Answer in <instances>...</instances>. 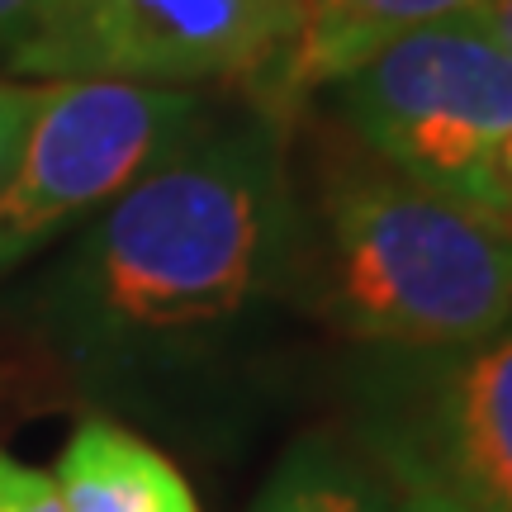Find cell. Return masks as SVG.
<instances>
[{"label":"cell","mask_w":512,"mask_h":512,"mask_svg":"<svg viewBox=\"0 0 512 512\" xmlns=\"http://www.w3.org/2000/svg\"><path fill=\"white\" fill-rule=\"evenodd\" d=\"M470 15L479 19V29L494 38L498 48L512 57V0H475Z\"/></svg>","instance_id":"4fadbf2b"},{"label":"cell","mask_w":512,"mask_h":512,"mask_svg":"<svg viewBox=\"0 0 512 512\" xmlns=\"http://www.w3.org/2000/svg\"><path fill=\"white\" fill-rule=\"evenodd\" d=\"M285 29L290 0H53L10 62L43 81L252 86L280 53Z\"/></svg>","instance_id":"8992f818"},{"label":"cell","mask_w":512,"mask_h":512,"mask_svg":"<svg viewBox=\"0 0 512 512\" xmlns=\"http://www.w3.org/2000/svg\"><path fill=\"white\" fill-rule=\"evenodd\" d=\"M38 105V86H19V81H0V181L15 162L19 143H24V128L34 119Z\"/></svg>","instance_id":"8fae6325"},{"label":"cell","mask_w":512,"mask_h":512,"mask_svg":"<svg viewBox=\"0 0 512 512\" xmlns=\"http://www.w3.org/2000/svg\"><path fill=\"white\" fill-rule=\"evenodd\" d=\"M48 5L53 0H0V48L15 53L19 43L29 38V29L48 15Z\"/></svg>","instance_id":"7c38bea8"},{"label":"cell","mask_w":512,"mask_h":512,"mask_svg":"<svg viewBox=\"0 0 512 512\" xmlns=\"http://www.w3.org/2000/svg\"><path fill=\"white\" fill-rule=\"evenodd\" d=\"M0 512H67V503L48 470L19 465L15 456L0 451Z\"/></svg>","instance_id":"30bf717a"},{"label":"cell","mask_w":512,"mask_h":512,"mask_svg":"<svg viewBox=\"0 0 512 512\" xmlns=\"http://www.w3.org/2000/svg\"><path fill=\"white\" fill-rule=\"evenodd\" d=\"M389 512H456V508L441 503V498H427V494H399Z\"/></svg>","instance_id":"5bb4252c"},{"label":"cell","mask_w":512,"mask_h":512,"mask_svg":"<svg viewBox=\"0 0 512 512\" xmlns=\"http://www.w3.org/2000/svg\"><path fill=\"white\" fill-rule=\"evenodd\" d=\"M200 124V100L181 86L138 81H38L34 119L0 181V275L105 209Z\"/></svg>","instance_id":"5b68a950"},{"label":"cell","mask_w":512,"mask_h":512,"mask_svg":"<svg viewBox=\"0 0 512 512\" xmlns=\"http://www.w3.org/2000/svg\"><path fill=\"white\" fill-rule=\"evenodd\" d=\"M332 95L375 162L512 233V57L470 10L389 43Z\"/></svg>","instance_id":"3957f363"},{"label":"cell","mask_w":512,"mask_h":512,"mask_svg":"<svg viewBox=\"0 0 512 512\" xmlns=\"http://www.w3.org/2000/svg\"><path fill=\"white\" fill-rule=\"evenodd\" d=\"M318 313L375 351H451L512 323V233L384 162L323 195Z\"/></svg>","instance_id":"7a4b0ae2"},{"label":"cell","mask_w":512,"mask_h":512,"mask_svg":"<svg viewBox=\"0 0 512 512\" xmlns=\"http://www.w3.org/2000/svg\"><path fill=\"white\" fill-rule=\"evenodd\" d=\"M53 484L67 512H200L185 475L157 446L105 418H86L67 437Z\"/></svg>","instance_id":"ba28073f"},{"label":"cell","mask_w":512,"mask_h":512,"mask_svg":"<svg viewBox=\"0 0 512 512\" xmlns=\"http://www.w3.org/2000/svg\"><path fill=\"white\" fill-rule=\"evenodd\" d=\"M465 10H475V0H290L285 43L252 81V91L271 119L294 114L389 43Z\"/></svg>","instance_id":"52a82bcc"},{"label":"cell","mask_w":512,"mask_h":512,"mask_svg":"<svg viewBox=\"0 0 512 512\" xmlns=\"http://www.w3.org/2000/svg\"><path fill=\"white\" fill-rule=\"evenodd\" d=\"M370 470L456 512H512V323L451 351H375L356 370Z\"/></svg>","instance_id":"277c9868"},{"label":"cell","mask_w":512,"mask_h":512,"mask_svg":"<svg viewBox=\"0 0 512 512\" xmlns=\"http://www.w3.org/2000/svg\"><path fill=\"white\" fill-rule=\"evenodd\" d=\"M389 484L332 437L294 441L261 484L252 512H389Z\"/></svg>","instance_id":"9c48e42d"},{"label":"cell","mask_w":512,"mask_h":512,"mask_svg":"<svg viewBox=\"0 0 512 512\" xmlns=\"http://www.w3.org/2000/svg\"><path fill=\"white\" fill-rule=\"evenodd\" d=\"M280 223L271 128L190 133L72 247L53 280L57 328L105 361L200 347L266 290Z\"/></svg>","instance_id":"6da1fadb"}]
</instances>
